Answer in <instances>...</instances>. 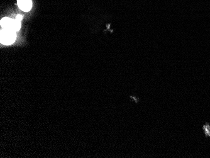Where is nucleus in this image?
Returning a JSON list of instances; mask_svg holds the SVG:
<instances>
[{"mask_svg": "<svg viewBox=\"0 0 210 158\" xmlns=\"http://www.w3.org/2000/svg\"><path fill=\"white\" fill-rule=\"evenodd\" d=\"M16 35L15 31H9V30L2 29L1 30V43L5 45H12L16 40Z\"/></svg>", "mask_w": 210, "mask_h": 158, "instance_id": "obj_2", "label": "nucleus"}, {"mask_svg": "<svg viewBox=\"0 0 210 158\" xmlns=\"http://www.w3.org/2000/svg\"><path fill=\"white\" fill-rule=\"evenodd\" d=\"M21 21L17 19H12L5 17L1 20V26L3 29L9 30L15 32L19 31L21 28Z\"/></svg>", "mask_w": 210, "mask_h": 158, "instance_id": "obj_1", "label": "nucleus"}, {"mask_svg": "<svg viewBox=\"0 0 210 158\" xmlns=\"http://www.w3.org/2000/svg\"><path fill=\"white\" fill-rule=\"evenodd\" d=\"M17 4L20 9L25 12H29L32 7V0H17Z\"/></svg>", "mask_w": 210, "mask_h": 158, "instance_id": "obj_3", "label": "nucleus"}, {"mask_svg": "<svg viewBox=\"0 0 210 158\" xmlns=\"http://www.w3.org/2000/svg\"><path fill=\"white\" fill-rule=\"evenodd\" d=\"M203 132L206 137H210V125L208 123H206L203 126Z\"/></svg>", "mask_w": 210, "mask_h": 158, "instance_id": "obj_4", "label": "nucleus"}, {"mask_svg": "<svg viewBox=\"0 0 210 158\" xmlns=\"http://www.w3.org/2000/svg\"><path fill=\"white\" fill-rule=\"evenodd\" d=\"M22 18H23V16H22L21 15H17L16 16V19L18 20H20V21H21V20H22Z\"/></svg>", "mask_w": 210, "mask_h": 158, "instance_id": "obj_5", "label": "nucleus"}]
</instances>
